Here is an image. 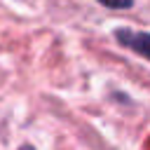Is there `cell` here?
<instances>
[{
    "label": "cell",
    "instance_id": "obj_1",
    "mask_svg": "<svg viewBox=\"0 0 150 150\" xmlns=\"http://www.w3.org/2000/svg\"><path fill=\"white\" fill-rule=\"evenodd\" d=\"M115 40L122 47H127V49H131V52H136L150 61V33H141V30H131V28H117Z\"/></svg>",
    "mask_w": 150,
    "mask_h": 150
},
{
    "label": "cell",
    "instance_id": "obj_2",
    "mask_svg": "<svg viewBox=\"0 0 150 150\" xmlns=\"http://www.w3.org/2000/svg\"><path fill=\"white\" fill-rule=\"evenodd\" d=\"M103 7H110V9H129L134 5V0H98Z\"/></svg>",
    "mask_w": 150,
    "mask_h": 150
}]
</instances>
